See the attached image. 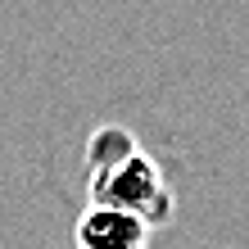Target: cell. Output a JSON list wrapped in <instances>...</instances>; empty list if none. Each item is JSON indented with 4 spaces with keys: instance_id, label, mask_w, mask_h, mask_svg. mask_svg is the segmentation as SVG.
<instances>
[{
    "instance_id": "obj_1",
    "label": "cell",
    "mask_w": 249,
    "mask_h": 249,
    "mask_svg": "<svg viewBox=\"0 0 249 249\" xmlns=\"http://www.w3.org/2000/svg\"><path fill=\"white\" fill-rule=\"evenodd\" d=\"M86 186H91V204L136 217L145 231L163 227L168 217L177 213V195H172L163 168H159L154 154H145V150L127 154L118 168H109V172H100V177H91Z\"/></svg>"
},
{
    "instance_id": "obj_2",
    "label": "cell",
    "mask_w": 249,
    "mask_h": 249,
    "mask_svg": "<svg viewBox=\"0 0 249 249\" xmlns=\"http://www.w3.org/2000/svg\"><path fill=\"white\" fill-rule=\"evenodd\" d=\"M72 249H150V231L127 213L86 204L72 227Z\"/></svg>"
},
{
    "instance_id": "obj_3",
    "label": "cell",
    "mask_w": 249,
    "mask_h": 249,
    "mask_svg": "<svg viewBox=\"0 0 249 249\" xmlns=\"http://www.w3.org/2000/svg\"><path fill=\"white\" fill-rule=\"evenodd\" d=\"M141 150V141L131 136L127 127L118 123H105V127H95L91 131V141H86V181L100 177V172H109V168H118L127 154H136Z\"/></svg>"
}]
</instances>
